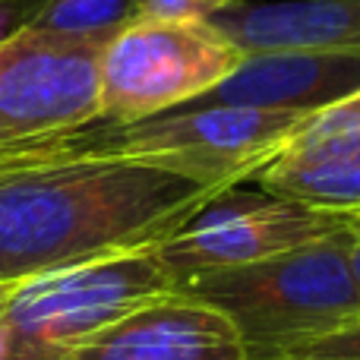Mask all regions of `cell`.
I'll use <instances>...</instances> for the list:
<instances>
[{"label": "cell", "mask_w": 360, "mask_h": 360, "mask_svg": "<svg viewBox=\"0 0 360 360\" xmlns=\"http://www.w3.org/2000/svg\"><path fill=\"white\" fill-rule=\"evenodd\" d=\"M215 186L130 158L57 162L0 174V281L152 250Z\"/></svg>", "instance_id": "1"}, {"label": "cell", "mask_w": 360, "mask_h": 360, "mask_svg": "<svg viewBox=\"0 0 360 360\" xmlns=\"http://www.w3.org/2000/svg\"><path fill=\"white\" fill-rule=\"evenodd\" d=\"M174 291L224 313L250 360H278L360 319L345 228L272 259L202 272Z\"/></svg>", "instance_id": "2"}, {"label": "cell", "mask_w": 360, "mask_h": 360, "mask_svg": "<svg viewBox=\"0 0 360 360\" xmlns=\"http://www.w3.org/2000/svg\"><path fill=\"white\" fill-rule=\"evenodd\" d=\"M168 291L174 285L152 250L25 278L0 313V360H63L114 319Z\"/></svg>", "instance_id": "3"}, {"label": "cell", "mask_w": 360, "mask_h": 360, "mask_svg": "<svg viewBox=\"0 0 360 360\" xmlns=\"http://www.w3.org/2000/svg\"><path fill=\"white\" fill-rule=\"evenodd\" d=\"M243 51L209 19L136 16L101 48V124H136L202 101L243 63Z\"/></svg>", "instance_id": "4"}, {"label": "cell", "mask_w": 360, "mask_h": 360, "mask_svg": "<svg viewBox=\"0 0 360 360\" xmlns=\"http://www.w3.org/2000/svg\"><path fill=\"white\" fill-rule=\"evenodd\" d=\"M345 224L348 215L342 212L313 209L266 190L228 186L215 193L177 234L152 247V253L177 288L202 272L272 259L335 234Z\"/></svg>", "instance_id": "5"}, {"label": "cell", "mask_w": 360, "mask_h": 360, "mask_svg": "<svg viewBox=\"0 0 360 360\" xmlns=\"http://www.w3.org/2000/svg\"><path fill=\"white\" fill-rule=\"evenodd\" d=\"M105 44L35 29L0 38V152L98 117V57Z\"/></svg>", "instance_id": "6"}, {"label": "cell", "mask_w": 360, "mask_h": 360, "mask_svg": "<svg viewBox=\"0 0 360 360\" xmlns=\"http://www.w3.org/2000/svg\"><path fill=\"white\" fill-rule=\"evenodd\" d=\"M63 360H250L224 313L184 291L139 304Z\"/></svg>", "instance_id": "7"}, {"label": "cell", "mask_w": 360, "mask_h": 360, "mask_svg": "<svg viewBox=\"0 0 360 360\" xmlns=\"http://www.w3.org/2000/svg\"><path fill=\"white\" fill-rule=\"evenodd\" d=\"M354 92H360V48L262 51L243 57L240 67L196 105L313 114Z\"/></svg>", "instance_id": "8"}, {"label": "cell", "mask_w": 360, "mask_h": 360, "mask_svg": "<svg viewBox=\"0 0 360 360\" xmlns=\"http://www.w3.org/2000/svg\"><path fill=\"white\" fill-rule=\"evenodd\" d=\"M209 22L243 54L360 48V0H237Z\"/></svg>", "instance_id": "9"}, {"label": "cell", "mask_w": 360, "mask_h": 360, "mask_svg": "<svg viewBox=\"0 0 360 360\" xmlns=\"http://www.w3.org/2000/svg\"><path fill=\"white\" fill-rule=\"evenodd\" d=\"M360 158V92L313 111L269 165L310 168Z\"/></svg>", "instance_id": "10"}, {"label": "cell", "mask_w": 360, "mask_h": 360, "mask_svg": "<svg viewBox=\"0 0 360 360\" xmlns=\"http://www.w3.org/2000/svg\"><path fill=\"white\" fill-rule=\"evenodd\" d=\"M250 180L259 190L285 199H297V202L313 205V209L342 212V215L360 212V158H354V162L310 165V168L266 165Z\"/></svg>", "instance_id": "11"}, {"label": "cell", "mask_w": 360, "mask_h": 360, "mask_svg": "<svg viewBox=\"0 0 360 360\" xmlns=\"http://www.w3.org/2000/svg\"><path fill=\"white\" fill-rule=\"evenodd\" d=\"M136 19V0H41L22 29L60 38L111 41Z\"/></svg>", "instance_id": "12"}, {"label": "cell", "mask_w": 360, "mask_h": 360, "mask_svg": "<svg viewBox=\"0 0 360 360\" xmlns=\"http://www.w3.org/2000/svg\"><path fill=\"white\" fill-rule=\"evenodd\" d=\"M278 360H360V319H354L351 326L332 332L326 338H316L310 345L288 351Z\"/></svg>", "instance_id": "13"}, {"label": "cell", "mask_w": 360, "mask_h": 360, "mask_svg": "<svg viewBox=\"0 0 360 360\" xmlns=\"http://www.w3.org/2000/svg\"><path fill=\"white\" fill-rule=\"evenodd\" d=\"M237 0H136V16L146 19H209Z\"/></svg>", "instance_id": "14"}, {"label": "cell", "mask_w": 360, "mask_h": 360, "mask_svg": "<svg viewBox=\"0 0 360 360\" xmlns=\"http://www.w3.org/2000/svg\"><path fill=\"white\" fill-rule=\"evenodd\" d=\"M345 234H348V266H351V278H354V285L360 288V212L348 215Z\"/></svg>", "instance_id": "15"}, {"label": "cell", "mask_w": 360, "mask_h": 360, "mask_svg": "<svg viewBox=\"0 0 360 360\" xmlns=\"http://www.w3.org/2000/svg\"><path fill=\"white\" fill-rule=\"evenodd\" d=\"M13 291H16V285H13V281H0V313H4V307L10 304Z\"/></svg>", "instance_id": "16"}]
</instances>
